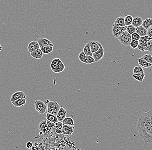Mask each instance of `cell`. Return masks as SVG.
<instances>
[{
  "mask_svg": "<svg viewBox=\"0 0 152 150\" xmlns=\"http://www.w3.org/2000/svg\"><path fill=\"white\" fill-rule=\"evenodd\" d=\"M137 129L141 139L146 143L152 142V126L148 125H137Z\"/></svg>",
  "mask_w": 152,
  "mask_h": 150,
  "instance_id": "cell-1",
  "label": "cell"
},
{
  "mask_svg": "<svg viewBox=\"0 0 152 150\" xmlns=\"http://www.w3.org/2000/svg\"><path fill=\"white\" fill-rule=\"evenodd\" d=\"M148 125L152 126V111L144 112L139 117L137 125Z\"/></svg>",
  "mask_w": 152,
  "mask_h": 150,
  "instance_id": "cell-2",
  "label": "cell"
},
{
  "mask_svg": "<svg viewBox=\"0 0 152 150\" xmlns=\"http://www.w3.org/2000/svg\"><path fill=\"white\" fill-rule=\"evenodd\" d=\"M51 68L54 72L58 74L63 72L65 67L62 61L60 58H55L51 62Z\"/></svg>",
  "mask_w": 152,
  "mask_h": 150,
  "instance_id": "cell-3",
  "label": "cell"
},
{
  "mask_svg": "<svg viewBox=\"0 0 152 150\" xmlns=\"http://www.w3.org/2000/svg\"><path fill=\"white\" fill-rule=\"evenodd\" d=\"M117 38L121 44L125 46H130V42L132 40L131 34L126 31L120 34Z\"/></svg>",
  "mask_w": 152,
  "mask_h": 150,
  "instance_id": "cell-4",
  "label": "cell"
},
{
  "mask_svg": "<svg viewBox=\"0 0 152 150\" xmlns=\"http://www.w3.org/2000/svg\"><path fill=\"white\" fill-rule=\"evenodd\" d=\"M61 106L55 101H49L48 103L47 109L48 113L54 115H57Z\"/></svg>",
  "mask_w": 152,
  "mask_h": 150,
  "instance_id": "cell-5",
  "label": "cell"
},
{
  "mask_svg": "<svg viewBox=\"0 0 152 150\" xmlns=\"http://www.w3.org/2000/svg\"><path fill=\"white\" fill-rule=\"evenodd\" d=\"M152 39V38L147 36L141 37L139 41V44L137 48L141 52H145V49L147 46L148 42Z\"/></svg>",
  "mask_w": 152,
  "mask_h": 150,
  "instance_id": "cell-6",
  "label": "cell"
},
{
  "mask_svg": "<svg viewBox=\"0 0 152 150\" xmlns=\"http://www.w3.org/2000/svg\"><path fill=\"white\" fill-rule=\"evenodd\" d=\"M36 110L40 114H44L47 110V106L42 101L36 100L34 103Z\"/></svg>",
  "mask_w": 152,
  "mask_h": 150,
  "instance_id": "cell-7",
  "label": "cell"
},
{
  "mask_svg": "<svg viewBox=\"0 0 152 150\" xmlns=\"http://www.w3.org/2000/svg\"><path fill=\"white\" fill-rule=\"evenodd\" d=\"M99 45L100 46V48H99L98 51L93 53V55H92L93 57L94 58L95 62H99L100 60H101L102 58L104 57L105 50H104L102 45L99 42Z\"/></svg>",
  "mask_w": 152,
  "mask_h": 150,
  "instance_id": "cell-8",
  "label": "cell"
},
{
  "mask_svg": "<svg viewBox=\"0 0 152 150\" xmlns=\"http://www.w3.org/2000/svg\"><path fill=\"white\" fill-rule=\"evenodd\" d=\"M126 27L127 26L121 27L113 24L112 29V34L115 37L117 38L120 34H121L123 32L126 31Z\"/></svg>",
  "mask_w": 152,
  "mask_h": 150,
  "instance_id": "cell-9",
  "label": "cell"
},
{
  "mask_svg": "<svg viewBox=\"0 0 152 150\" xmlns=\"http://www.w3.org/2000/svg\"><path fill=\"white\" fill-rule=\"evenodd\" d=\"M38 127H39L40 132L43 134L48 133L50 131V130H51L48 128L47 125L46 120L41 121L39 123Z\"/></svg>",
  "mask_w": 152,
  "mask_h": 150,
  "instance_id": "cell-10",
  "label": "cell"
},
{
  "mask_svg": "<svg viewBox=\"0 0 152 150\" xmlns=\"http://www.w3.org/2000/svg\"><path fill=\"white\" fill-rule=\"evenodd\" d=\"M74 126L63 125L62 127V134L66 135H71L74 133Z\"/></svg>",
  "mask_w": 152,
  "mask_h": 150,
  "instance_id": "cell-11",
  "label": "cell"
},
{
  "mask_svg": "<svg viewBox=\"0 0 152 150\" xmlns=\"http://www.w3.org/2000/svg\"><path fill=\"white\" fill-rule=\"evenodd\" d=\"M38 42L39 44L40 48L41 47L45 46H54L53 43L47 38H40L38 40Z\"/></svg>",
  "mask_w": 152,
  "mask_h": 150,
  "instance_id": "cell-12",
  "label": "cell"
},
{
  "mask_svg": "<svg viewBox=\"0 0 152 150\" xmlns=\"http://www.w3.org/2000/svg\"><path fill=\"white\" fill-rule=\"evenodd\" d=\"M22 98H26V94H25V93L23 91H17L12 95L11 98V101L12 102Z\"/></svg>",
  "mask_w": 152,
  "mask_h": 150,
  "instance_id": "cell-13",
  "label": "cell"
},
{
  "mask_svg": "<svg viewBox=\"0 0 152 150\" xmlns=\"http://www.w3.org/2000/svg\"><path fill=\"white\" fill-rule=\"evenodd\" d=\"M66 115H67V111L63 107H60L56 115L58 121L62 122L63 120L66 117Z\"/></svg>",
  "mask_w": 152,
  "mask_h": 150,
  "instance_id": "cell-14",
  "label": "cell"
},
{
  "mask_svg": "<svg viewBox=\"0 0 152 150\" xmlns=\"http://www.w3.org/2000/svg\"><path fill=\"white\" fill-rule=\"evenodd\" d=\"M40 48L39 44L36 41H32L29 43L27 48L29 53L35 51L36 49Z\"/></svg>",
  "mask_w": 152,
  "mask_h": 150,
  "instance_id": "cell-15",
  "label": "cell"
},
{
  "mask_svg": "<svg viewBox=\"0 0 152 150\" xmlns=\"http://www.w3.org/2000/svg\"><path fill=\"white\" fill-rule=\"evenodd\" d=\"M27 102V98H22L11 102L12 104L16 107H20L23 106Z\"/></svg>",
  "mask_w": 152,
  "mask_h": 150,
  "instance_id": "cell-16",
  "label": "cell"
},
{
  "mask_svg": "<svg viewBox=\"0 0 152 150\" xmlns=\"http://www.w3.org/2000/svg\"><path fill=\"white\" fill-rule=\"evenodd\" d=\"M30 56L36 59H41L43 56V53L40 48L36 49L35 51L30 53Z\"/></svg>",
  "mask_w": 152,
  "mask_h": 150,
  "instance_id": "cell-17",
  "label": "cell"
},
{
  "mask_svg": "<svg viewBox=\"0 0 152 150\" xmlns=\"http://www.w3.org/2000/svg\"><path fill=\"white\" fill-rule=\"evenodd\" d=\"M89 43H90V49L92 53H94L98 51L100 48L99 42L96 41H91L89 42Z\"/></svg>",
  "mask_w": 152,
  "mask_h": 150,
  "instance_id": "cell-18",
  "label": "cell"
},
{
  "mask_svg": "<svg viewBox=\"0 0 152 150\" xmlns=\"http://www.w3.org/2000/svg\"><path fill=\"white\" fill-rule=\"evenodd\" d=\"M135 30H136V33H138L140 35V37L147 36V30L144 28L142 25L136 27Z\"/></svg>",
  "mask_w": 152,
  "mask_h": 150,
  "instance_id": "cell-19",
  "label": "cell"
},
{
  "mask_svg": "<svg viewBox=\"0 0 152 150\" xmlns=\"http://www.w3.org/2000/svg\"><path fill=\"white\" fill-rule=\"evenodd\" d=\"M143 20L141 17H136L133 19L132 25L134 26L135 27H137L142 25Z\"/></svg>",
  "mask_w": 152,
  "mask_h": 150,
  "instance_id": "cell-20",
  "label": "cell"
},
{
  "mask_svg": "<svg viewBox=\"0 0 152 150\" xmlns=\"http://www.w3.org/2000/svg\"><path fill=\"white\" fill-rule=\"evenodd\" d=\"M63 124L61 121H58L55 123L54 129L55 133L58 134H62V127Z\"/></svg>",
  "mask_w": 152,
  "mask_h": 150,
  "instance_id": "cell-21",
  "label": "cell"
},
{
  "mask_svg": "<svg viewBox=\"0 0 152 150\" xmlns=\"http://www.w3.org/2000/svg\"><path fill=\"white\" fill-rule=\"evenodd\" d=\"M124 18L125 17H117L116 19L113 24L120 26V27H125V26H126V25L125 24Z\"/></svg>",
  "mask_w": 152,
  "mask_h": 150,
  "instance_id": "cell-22",
  "label": "cell"
},
{
  "mask_svg": "<svg viewBox=\"0 0 152 150\" xmlns=\"http://www.w3.org/2000/svg\"><path fill=\"white\" fill-rule=\"evenodd\" d=\"M42 52L44 54L50 53L53 50L54 46H48L41 47L40 48Z\"/></svg>",
  "mask_w": 152,
  "mask_h": 150,
  "instance_id": "cell-23",
  "label": "cell"
},
{
  "mask_svg": "<svg viewBox=\"0 0 152 150\" xmlns=\"http://www.w3.org/2000/svg\"><path fill=\"white\" fill-rule=\"evenodd\" d=\"M63 125H74V119L70 117H66L62 121Z\"/></svg>",
  "mask_w": 152,
  "mask_h": 150,
  "instance_id": "cell-24",
  "label": "cell"
},
{
  "mask_svg": "<svg viewBox=\"0 0 152 150\" xmlns=\"http://www.w3.org/2000/svg\"><path fill=\"white\" fill-rule=\"evenodd\" d=\"M138 63L140 66L145 68H150L152 65V64L148 62H147L141 58H138Z\"/></svg>",
  "mask_w": 152,
  "mask_h": 150,
  "instance_id": "cell-25",
  "label": "cell"
},
{
  "mask_svg": "<svg viewBox=\"0 0 152 150\" xmlns=\"http://www.w3.org/2000/svg\"><path fill=\"white\" fill-rule=\"evenodd\" d=\"M45 117H46V120L54 122V123H56L58 121L56 115H54L49 113H47L45 115Z\"/></svg>",
  "mask_w": 152,
  "mask_h": 150,
  "instance_id": "cell-26",
  "label": "cell"
},
{
  "mask_svg": "<svg viewBox=\"0 0 152 150\" xmlns=\"http://www.w3.org/2000/svg\"><path fill=\"white\" fill-rule=\"evenodd\" d=\"M142 26L146 29H147L150 26H152V19L150 18H147L143 21Z\"/></svg>",
  "mask_w": 152,
  "mask_h": 150,
  "instance_id": "cell-27",
  "label": "cell"
},
{
  "mask_svg": "<svg viewBox=\"0 0 152 150\" xmlns=\"http://www.w3.org/2000/svg\"><path fill=\"white\" fill-rule=\"evenodd\" d=\"M83 51H84V53L85 54L86 56H92L93 53H92V52L91 51L90 49V43H89V42L86 43L85 45Z\"/></svg>",
  "mask_w": 152,
  "mask_h": 150,
  "instance_id": "cell-28",
  "label": "cell"
},
{
  "mask_svg": "<svg viewBox=\"0 0 152 150\" xmlns=\"http://www.w3.org/2000/svg\"><path fill=\"white\" fill-rule=\"evenodd\" d=\"M144 70L143 69L141 66H136L133 68V74H144Z\"/></svg>",
  "mask_w": 152,
  "mask_h": 150,
  "instance_id": "cell-29",
  "label": "cell"
},
{
  "mask_svg": "<svg viewBox=\"0 0 152 150\" xmlns=\"http://www.w3.org/2000/svg\"><path fill=\"white\" fill-rule=\"evenodd\" d=\"M145 76V73L143 74H133V78L139 82H142L143 81Z\"/></svg>",
  "mask_w": 152,
  "mask_h": 150,
  "instance_id": "cell-30",
  "label": "cell"
},
{
  "mask_svg": "<svg viewBox=\"0 0 152 150\" xmlns=\"http://www.w3.org/2000/svg\"><path fill=\"white\" fill-rule=\"evenodd\" d=\"M133 19V17L131 15L126 16L124 18V21H125V24L126 26L131 25Z\"/></svg>",
  "mask_w": 152,
  "mask_h": 150,
  "instance_id": "cell-31",
  "label": "cell"
},
{
  "mask_svg": "<svg viewBox=\"0 0 152 150\" xmlns=\"http://www.w3.org/2000/svg\"><path fill=\"white\" fill-rule=\"evenodd\" d=\"M79 59L84 64H87L86 61V55L84 53V51H82L80 52V53L79 54Z\"/></svg>",
  "mask_w": 152,
  "mask_h": 150,
  "instance_id": "cell-32",
  "label": "cell"
},
{
  "mask_svg": "<svg viewBox=\"0 0 152 150\" xmlns=\"http://www.w3.org/2000/svg\"><path fill=\"white\" fill-rule=\"evenodd\" d=\"M141 58L150 64H152V56L150 54H144Z\"/></svg>",
  "mask_w": 152,
  "mask_h": 150,
  "instance_id": "cell-33",
  "label": "cell"
},
{
  "mask_svg": "<svg viewBox=\"0 0 152 150\" xmlns=\"http://www.w3.org/2000/svg\"><path fill=\"white\" fill-rule=\"evenodd\" d=\"M135 29H136V27H135L134 26L131 24V25L127 26L126 30V31L131 35L132 33L136 32Z\"/></svg>",
  "mask_w": 152,
  "mask_h": 150,
  "instance_id": "cell-34",
  "label": "cell"
},
{
  "mask_svg": "<svg viewBox=\"0 0 152 150\" xmlns=\"http://www.w3.org/2000/svg\"><path fill=\"white\" fill-rule=\"evenodd\" d=\"M138 44H139L138 40H131L130 42V46L132 48L136 49L138 47Z\"/></svg>",
  "mask_w": 152,
  "mask_h": 150,
  "instance_id": "cell-35",
  "label": "cell"
},
{
  "mask_svg": "<svg viewBox=\"0 0 152 150\" xmlns=\"http://www.w3.org/2000/svg\"><path fill=\"white\" fill-rule=\"evenodd\" d=\"M152 39L149 40L147 42V47L145 49V51L151 52L152 51Z\"/></svg>",
  "mask_w": 152,
  "mask_h": 150,
  "instance_id": "cell-36",
  "label": "cell"
},
{
  "mask_svg": "<svg viewBox=\"0 0 152 150\" xmlns=\"http://www.w3.org/2000/svg\"><path fill=\"white\" fill-rule=\"evenodd\" d=\"M87 64H92L95 62V59L93 56H86Z\"/></svg>",
  "mask_w": 152,
  "mask_h": 150,
  "instance_id": "cell-37",
  "label": "cell"
},
{
  "mask_svg": "<svg viewBox=\"0 0 152 150\" xmlns=\"http://www.w3.org/2000/svg\"><path fill=\"white\" fill-rule=\"evenodd\" d=\"M131 38L132 40H139L141 37L138 33L135 32L131 34Z\"/></svg>",
  "mask_w": 152,
  "mask_h": 150,
  "instance_id": "cell-38",
  "label": "cell"
},
{
  "mask_svg": "<svg viewBox=\"0 0 152 150\" xmlns=\"http://www.w3.org/2000/svg\"><path fill=\"white\" fill-rule=\"evenodd\" d=\"M46 123L48 127V128H49L50 129H54V128L55 123H54V122H52V121H50L46 120Z\"/></svg>",
  "mask_w": 152,
  "mask_h": 150,
  "instance_id": "cell-39",
  "label": "cell"
},
{
  "mask_svg": "<svg viewBox=\"0 0 152 150\" xmlns=\"http://www.w3.org/2000/svg\"><path fill=\"white\" fill-rule=\"evenodd\" d=\"M147 36L152 38V26H150L147 29Z\"/></svg>",
  "mask_w": 152,
  "mask_h": 150,
  "instance_id": "cell-40",
  "label": "cell"
},
{
  "mask_svg": "<svg viewBox=\"0 0 152 150\" xmlns=\"http://www.w3.org/2000/svg\"><path fill=\"white\" fill-rule=\"evenodd\" d=\"M33 146V143L31 141H28L26 144V146L28 149H31Z\"/></svg>",
  "mask_w": 152,
  "mask_h": 150,
  "instance_id": "cell-41",
  "label": "cell"
},
{
  "mask_svg": "<svg viewBox=\"0 0 152 150\" xmlns=\"http://www.w3.org/2000/svg\"><path fill=\"white\" fill-rule=\"evenodd\" d=\"M2 48H3V47H2V46H1V45L0 44V52L2 50Z\"/></svg>",
  "mask_w": 152,
  "mask_h": 150,
  "instance_id": "cell-42",
  "label": "cell"
}]
</instances>
